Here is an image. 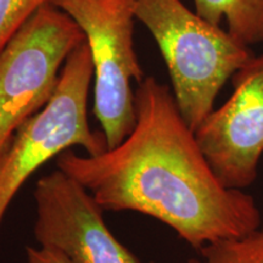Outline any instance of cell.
I'll list each match as a JSON object with an SVG mask.
<instances>
[{"mask_svg": "<svg viewBox=\"0 0 263 263\" xmlns=\"http://www.w3.org/2000/svg\"><path fill=\"white\" fill-rule=\"evenodd\" d=\"M137 122L98 156L67 150L57 166L107 211H136L168 226L192 248L245 235L262 224L255 197L217 178L170 88L145 77L134 93Z\"/></svg>", "mask_w": 263, "mask_h": 263, "instance_id": "1", "label": "cell"}, {"mask_svg": "<svg viewBox=\"0 0 263 263\" xmlns=\"http://www.w3.org/2000/svg\"><path fill=\"white\" fill-rule=\"evenodd\" d=\"M136 17L159 45L177 106L195 132L213 111L227 81L255 55L248 45L200 17L182 0H136Z\"/></svg>", "mask_w": 263, "mask_h": 263, "instance_id": "2", "label": "cell"}, {"mask_svg": "<svg viewBox=\"0 0 263 263\" xmlns=\"http://www.w3.org/2000/svg\"><path fill=\"white\" fill-rule=\"evenodd\" d=\"M93 76L90 50L84 42L66 59L50 100L15 133L0 159V226L22 185L47 161L72 146L83 147L89 156L108 150L104 133L91 130L88 122Z\"/></svg>", "mask_w": 263, "mask_h": 263, "instance_id": "3", "label": "cell"}, {"mask_svg": "<svg viewBox=\"0 0 263 263\" xmlns=\"http://www.w3.org/2000/svg\"><path fill=\"white\" fill-rule=\"evenodd\" d=\"M80 26L94 67V115L114 149L137 122L130 82L144 72L134 49L136 0H50Z\"/></svg>", "mask_w": 263, "mask_h": 263, "instance_id": "4", "label": "cell"}, {"mask_svg": "<svg viewBox=\"0 0 263 263\" xmlns=\"http://www.w3.org/2000/svg\"><path fill=\"white\" fill-rule=\"evenodd\" d=\"M84 42L80 26L48 3L0 50V159L18 128L50 100L62 64Z\"/></svg>", "mask_w": 263, "mask_h": 263, "instance_id": "5", "label": "cell"}, {"mask_svg": "<svg viewBox=\"0 0 263 263\" xmlns=\"http://www.w3.org/2000/svg\"><path fill=\"white\" fill-rule=\"evenodd\" d=\"M34 238L70 263H140L104 221V210L77 180L60 170L38 179Z\"/></svg>", "mask_w": 263, "mask_h": 263, "instance_id": "6", "label": "cell"}, {"mask_svg": "<svg viewBox=\"0 0 263 263\" xmlns=\"http://www.w3.org/2000/svg\"><path fill=\"white\" fill-rule=\"evenodd\" d=\"M232 95L195 130L203 156L229 189L255 183L263 155V55L252 57L232 77Z\"/></svg>", "mask_w": 263, "mask_h": 263, "instance_id": "7", "label": "cell"}, {"mask_svg": "<svg viewBox=\"0 0 263 263\" xmlns=\"http://www.w3.org/2000/svg\"><path fill=\"white\" fill-rule=\"evenodd\" d=\"M196 14L211 25H228L233 38L245 45L263 42V0H194Z\"/></svg>", "mask_w": 263, "mask_h": 263, "instance_id": "8", "label": "cell"}, {"mask_svg": "<svg viewBox=\"0 0 263 263\" xmlns=\"http://www.w3.org/2000/svg\"><path fill=\"white\" fill-rule=\"evenodd\" d=\"M188 263H263V223L245 235L210 242Z\"/></svg>", "mask_w": 263, "mask_h": 263, "instance_id": "9", "label": "cell"}, {"mask_svg": "<svg viewBox=\"0 0 263 263\" xmlns=\"http://www.w3.org/2000/svg\"><path fill=\"white\" fill-rule=\"evenodd\" d=\"M50 0H0V50L12 35Z\"/></svg>", "mask_w": 263, "mask_h": 263, "instance_id": "10", "label": "cell"}, {"mask_svg": "<svg viewBox=\"0 0 263 263\" xmlns=\"http://www.w3.org/2000/svg\"><path fill=\"white\" fill-rule=\"evenodd\" d=\"M27 263H70L67 258L64 257L60 252L47 248H32L26 249Z\"/></svg>", "mask_w": 263, "mask_h": 263, "instance_id": "11", "label": "cell"}]
</instances>
